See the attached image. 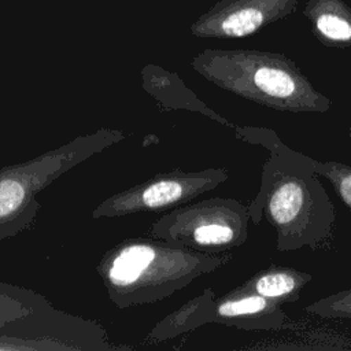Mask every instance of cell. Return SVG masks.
Segmentation results:
<instances>
[{
  "instance_id": "obj_1",
  "label": "cell",
  "mask_w": 351,
  "mask_h": 351,
  "mask_svg": "<svg viewBox=\"0 0 351 351\" xmlns=\"http://www.w3.org/2000/svg\"><path fill=\"white\" fill-rule=\"evenodd\" d=\"M234 136L267 151L261 185L248 204L250 221L265 218L276 230L278 252L328 250L333 241L336 211L314 169L313 158L292 149L269 128L234 126Z\"/></svg>"
},
{
  "instance_id": "obj_2",
  "label": "cell",
  "mask_w": 351,
  "mask_h": 351,
  "mask_svg": "<svg viewBox=\"0 0 351 351\" xmlns=\"http://www.w3.org/2000/svg\"><path fill=\"white\" fill-rule=\"evenodd\" d=\"M230 261L229 252H204L148 236L121 240L103 254L96 271L110 300L128 308L163 300Z\"/></svg>"
},
{
  "instance_id": "obj_3",
  "label": "cell",
  "mask_w": 351,
  "mask_h": 351,
  "mask_svg": "<svg viewBox=\"0 0 351 351\" xmlns=\"http://www.w3.org/2000/svg\"><path fill=\"white\" fill-rule=\"evenodd\" d=\"M191 67L215 86L276 111L328 112L332 108V100L284 53L207 48L192 58Z\"/></svg>"
},
{
  "instance_id": "obj_4",
  "label": "cell",
  "mask_w": 351,
  "mask_h": 351,
  "mask_svg": "<svg viewBox=\"0 0 351 351\" xmlns=\"http://www.w3.org/2000/svg\"><path fill=\"white\" fill-rule=\"evenodd\" d=\"M119 129L101 128L25 162L0 167V241L30 229L41 204L38 193L69 170L125 140Z\"/></svg>"
},
{
  "instance_id": "obj_5",
  "label": "cell",
  "mask_w": 351,
  "mask_h": 351,
  "mask_svg": "<svg viewBox=\"0 0 351 351\" xmlns=\"http://www.w3.org/2000/svg\"><path fill=\"white\" fill-rule=\"evenodd\" d=\"M248 206L233 197L184 203L156 219L148 236L204 252H228L248 239Z\"/></svg>"
},
{
  "instance_id": "obj_6",
  "label": "cell",
  "mask_w": 351,
  "mask_h": 351,
  "mask_svg": "<svg viewBox=\"0 0 351 351\" xmlns=\"http://www.w3.org/2000/svg\"><path fill=\"white\" fill-rule=\"evenodd\" d=\"M228 178L229 171L223 167H208L199 171L174 169L158 173L137 185L106 197L93 208L92 218H117L171 210L218 188Z\"/></svg>"
},
{
  "instance_id": "obj_7",
  "label": "cell",
  "mask_w": 351,
  "mask_h": 351,
  "mask_svg": "<svg viewBox=\"0 0 351 351\" xmlns=\"http://www.w3.org/2000/svg\"><path fill=\"white\" fill-rule=\"evenodd\" d=\"M298 0H218L189 27L197 38H243L289 16Z\"/></svg>"
},
{
  "instance_id": "obj_8",
  "label": "cell",
  "mask_w": 351,
  "mask_h": 351,
  "mask_svg": "<svg viewBox=\"0 0 351 351\" xmlns=\"http://www.w3.org/2000/svg\"><path fill=\"white\" fill-rule=\"evenodd\" d=\"M287 319L281 304L255 293L232 289L215 298L211 324L247 332H273L281 329Z\"/></svg>"
},
{
  "instance_id": "obj_9",
  "label": "cell",
  "mask_w": 351,
  "mask_h": 351,
  "mask_svg": "<svg viewBox=\"0 0 351 351\" xmlns=\"http://www.w3.org/2000/svg\"><path fill=\"white\" fill-rule=\"evenodd\" d=\"M141 86L162 110H186L204 115L222 126L234 129V123L202 101L174 71L148 63L141 69Z\"/></svg>"
},
{
  "instance_id": "obj_10",
  "label": "cell",
  "mask_w": 351,
  "mask_h": 351,
  "mask_svg": "<svg viewBox=\"0 0 351 351\" xmlns=\"http://www.w3.org/2000/svg\"><path fill=\"white\" fill-rule=\"evenodd\" d=\"M313 274L289 266L270 265L252 274L243 284L233 288L237 292L259 295L278 304L299 300L302 289L311 282Z\"/></svg>"
},
{
  "instance_id": "obj_11",
  "label": "cell",
  "mask_w": 351,
  "mask_h": 351,
  "mask_svg": "<svg viewBox=\"0 0 351 351\" xmlns=\"http://www.w3.org/2000/svg\"><path fill=\"white\" fill-rule=\"evenodd\" d=\"M303 15L322 45L351 47V7L343 0H307Z\"/></svg>"
},
{
  "instance_id": "obj_12",
  "label": "cell",
  "mask_w": 351,
  "mask_h": 351,
  "mask_svg": "<svg viewBox=\"0 0 351 351\" xmlns=\"http://www.w3.org/2000/svg\"><path fill=\"white\" fill-rule=\"evenodd\" d=\"M217 295L213 288H206L200 295L188 300L177 310L158 321L144 339L148 344L173 340L184 333L211 324Z\"/></svg>"
},
{
  "instance_id": "obj_13",
  "label": "cell",
  "mask_w": 351,
  "mask_h": 351,
  "mask_svg": "<svg viewBox=\"0 0 351 351\" xmlns=\"http://www.w3.org/2000/svg\"><path fill=\"white\" fill-rule=\"evenodd\" d=\"M51 304L44 295L30 288L0 281V328Z\"/></svg>"
},
{
  "instance_id": "obj_14",
  "label": "cell",
  "mask_w": 351,
  "mask_h": 351,
  "mask_svg": "<svg viewBox=\"0 0 351 351\" xmlns=\"http://www.w3.org/2000/svg\"><path fill=\"white\" fill-rule=\"evenodd\" d=\"M313 165L318 176H322L330 182L336 196L351 211V165L317 159H313Z\"/></svg>"
},
{
  "instance_id": "obj_15",
  "label": "cell",
  "mask_w": 351,
  "mask_h": 351,
  "mask_svg": "<svg viewBox=\"0 0 351 351\" xmlns=\"http://www.w3.org/2000/svg\"><path fill=\"white\" fill-rule=\"evenodd\" d=\"M304 311L328 319H351V288L317 299Z\"/></svg>"
},
{
  "instance_id": "obj_16",
  "label": "cell",
  "mask_w": 351,
  "mask_h": 351,
  "mask_svg": "<svg viewBox=\"0 0 351 351\" xmlns=\"http://www.w3.org/2000/svg\"><path fill=\"white\" fill-rule=\"evenodd\" d=\"M348 136H350V138H351V125H350V128H348Z\"/></svg>"
}]
</instances>
